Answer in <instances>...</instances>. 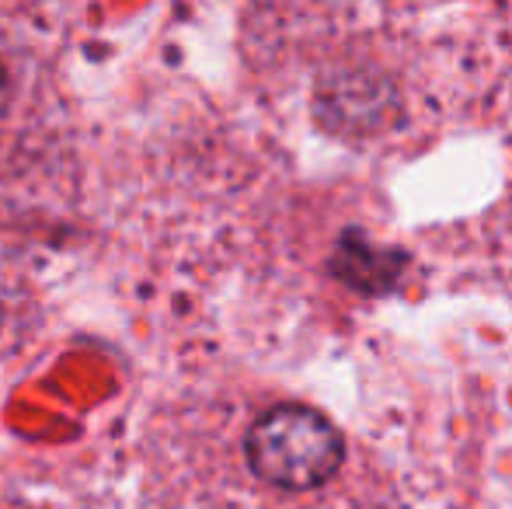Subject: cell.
I'll return each mask as SVG.
<instances>
[{"instance_id":"cell-1","label":"cell","mask_w":512,"mask_h":509,"mask_svg":"<svg viewBox=\"0 0 512 509\" xmlns=\"http://www.w3.org/2000/svg\"><path fill=\"white\" fill-rule=\"evenodd\" d=\"M251 475L286 492L328 485L345 461V440L324 412L300 401L272 405L251 422L244 436Z\"/></svg>"},{"instance_id":"cell-3","label":"cell","mask_w":512,"mask_h":509,"mask_svg":"<svg viewBox=\"0 0 512 509\" xmlns=\"http://www.w3.org/2000/svg\"><path fill=\"white\" fill-rule=\"evenodd\" d=\"M7 102H11V74H7V67L0 63V116L7 112Z\"/></svg>"},{"instance_id":"cell-2","label":"cell","mask_w":512,"mask_h":509,"mask_svg":"<svg viewBox=\"0 0 512 509\" xmlns=\"http://www.w3.org/2000/svg\"><path fill=\"white\" fill-rule=\"evenodd\" d=\"M408 265V255L401 248H377L370 241H359L356 231H349L331 258V272L345 286L359 293H387L398 286L401 272Z\"/></svg>"}]
</instances>
